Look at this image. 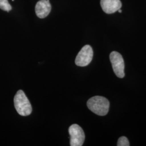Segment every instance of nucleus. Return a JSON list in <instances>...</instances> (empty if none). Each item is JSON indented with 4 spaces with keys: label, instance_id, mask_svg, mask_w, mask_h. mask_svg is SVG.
<instances>
[{
    "label": "nucleus",
    "instance_id": "obj_1",
    "mask_svg": "<svg viewBox=\"0 0 146 146\" xmlns=\"http://www.w3.org/2000/svg\"><path fill=\"white\" fill-rule=\"evenodd\" d=\"M87 104L89 110L99 116L107 115L110 109L109 101L103 96L92 97L88 100Z\"/></svg>",
    "mask_w": 146,
    "mask_h": 146
},
{
    "label": "nucleus",
    "instance_id": "obj_2",
    "mask_svg": "<svg viewBox=\"0 0 146 146\" xmlns=\"http://www.w3.org/2000/svg\"><path fill=\"white\" fill-rule=\"evenodd\" d=\"M14 102L15 108L18 114L23 116H26L31 114L32 111L31 104L23 91L19 90L16 93Z\"/></svg>",
    "mask_w": 146,
    "mask_h": 146
},
{
    "label": "nucleus",
    "instance_id": "obj_3",
    "mask_svg": "<svg viewBox=\"0 0 146 146\" xmlns=\"http://www.w3.org/2000/svg\"><path fill=\"white\" fill-rule=\"evenodd\" d=\"M110 58L115 75L119 78H124L125 62L122 55L117 52H112L110 54Z\"/></svg>",
    "mask_w": 146,
    "mask_h": 146
},
{
    "label": "nucleus",
    "instance_id": "obj_4",
    "mask_svg": "<svg viewBox=\"0 0 146 146\" xmlns=\"http://www.w3.org/2000/svg\"><path fill=\"white\" fill-rule=\"evenodd\" d=\"M69 134L70 136V145L81 146L85 140V134L82 128L77 124H73L69 128Z\"/></svg>",
    "mask_w": 146,
    "mask_h": 146
},
{
    "label": "nucleus",
    "instance_id": "obj_5",
    "mask_svg": "<svg viewBox=\"0 0 146 146\" xmlns=\"http://www.w3.org/2000/svg\"><path fill=\"white\" fill-rule=\"evenodd\" d=\"M93 58V50L89 45L84 46L79 52L75 59V64L78 66L85 67L91 62Z\"/></svg>",
    "mask_w": 146,
    "mask_h": 146
},
{
    "label": "nucleus",
    "instance_id": "obj_6",
    "mask_svg": "<svg viewBox=\"0 0 146 146\" xmlns=\"http://www.w3.org/2000/svg\"><path fill=\"white\" fill-rule=\"evenodd\" d=\"M102 10L107 14H113L121 9L122 3L120 0H101Z\"/></svg>",
    "mask_w": 146,
    "mask_h": 146
},
{
    "label": "nucleus",
    "instance_id": "obj_7",
    "mask_svg": "<svg viewBox=\"0 0 146 146\" xmlns=\"http://www.w3.org/2000/svg\"><path fill=\"white\" fill-rule=\"evenodd\" d=\"M51 5L49 0H40L35 6V13L37 16L40 19L46 17L51 11Z\"/></svg>",
    "mask_w": 146,
    "mask_h": 146
},
{
    "label": "nucleus",
    "instance_id": "obj_8",
    "mask_svg": "<svg viewBox=\"0 0 146 146\" xmlns=\"http://www.w3.org/2000/svg\"><path fill=\"white\" fill-rule=\"evenodd\" d=\"M11 8L8 0H0V9L8 12L11 10Z\"/></svg>",
    "mask_w": 146,
    "mask_h": 146
},
{
    "label": "nucleus",
    "instance_id": "obj_9",
    "mask_svg": "<svg viewBox=\"0 0 146 146\" xmlns=\"http://www.w3.org/2000/svg\"><path fill=\"white\" fill-rule=\"evenodd\" d=\"M117 146H129V142L128 139L125 136H122L120 137L117 141Z\"/></svg>",
    "mask_w": 146,
    "mask_h": 146
},
{
    "label": "nucleus",
    "instance_id": "obj_10",
    "mask_svg": "<svg viewBox=\"0 0 146 146\" xmlns=\"http://www.w3.org/2000/svg\"><path fill=\"white\" fill-rule=\"evenodd\" d=\"M118 11H119V13H121V12H122V11H121V9H119V10H118Z\"/></svg>",
    "mask_w": 146,
    "mask_h": 146
},
{
    "label": "nucleus",
    "instance_id": "obj_11",
    "mask_svg": "<svg viewBox=\"0 0 146 146\" xmlns=\"http://www.w3.org/2000/svg\"><path fill=\"white\" fill-rule=\"evenodd\" d=\"M12 1H14V0H12Z\"/></svg>",
    "mask_w": 146,
    "mask_h": 146
}]
</instances>
